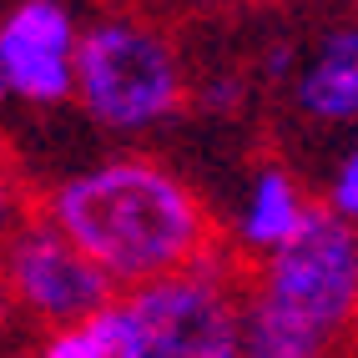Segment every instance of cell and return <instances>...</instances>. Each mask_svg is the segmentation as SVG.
Instances as JSON below:
<instances>
[{"label": "cell", "instance_id": "8fae6325", "mask_svg": "<svg viewBox=\"0 0 358 358\" xmlns=\"http://www.w3.org/2000/svg\"><path fill=\"white\" fill-rule=\"evenodd\" d=\"M26 222V187H20L15 166L6 162V152H0V243Z\"/></svg>", "mask_w": 358, "mask_h": 358}, {"label": "cell", "instance_id": "30bf717a", "mask_svg": "<svg viewBox=\"0 0 358 358\" xmlns=\"http://www.w3.org/2000/svg\"><path fill=\"white\" fill-rule=\"evenodd\" d=\"M328 212L358 227V147L338 162V172H333V182H328Z\"/></svg>", "mask_w": 358, "mask_h": 358}, {"label": "cell", "instance_id": "8992f818", "mask_svg": "<svg viewBox=\"0 0 358 358\" xmlns=\"http://www.w3.org/2000/svg\"><path fill=\"white\" fill-rule=\"evenodd\" d=\"M81 31L56 0H20L0 20V86L6 96L56 106L76 96Z\"/></svg>", "mask_w": 358, "mask_h": 358}, {"label": "cell", "instance_id": "52a82bcc", "mask_svg": "<svg viewBox=\"0 0 358 358\" xmlns=\"http://www.w3.org/2000/svg\"><path fill=\"white\" fill-rule=\"evenodd\" d=\"M313 202L303 197V187L282 172V166H262L252 177V187L243 192V212H237L232 243L252 252L257 262H268L273 252H282L293 237L313 222Z\"/></svg>", "mask_w": 358, "mask_h": 358}, {"label": "cell", "instance_id": "5b68a950", "mask_svg": "<svg viewBox=\"0 0 358 358\" xmlns=\"http://www.w3.org/2000/svg\"><path fill=\"white\" fill-rule=\"evenodd\" d=\"M0 282L10 288L20 313L45 323L51 333L96 323L116 303L111 278L41 212L0 243Z\"/></svg>", "mask_w": 358, "mask_h": 358}, {"label": "cell", "instance_id": "7a4b0ae2", "mask_svg": "<svg viewBox=\"0 0 358 358\" xmlns=\"http://www.w3.org/2000/svg\"><path fill=\"white\" fill-rule=\"evenodd\" d=\"M358 323V227L313 212L298 237L257 262L243 293V358H328Z\"/></svg>", "mask_w": 358, "mask_h": 358}, {"label": "cell", "instance_id": "4fadbf2b", "mask_svg": "<svg viewBox=\"0 0 358 358\" xmlns=\"http://www.w3.org/2000/svg\"><path fill=\"white\" fill-rule=\"evenodd\" d=\"M0 96H6V86H0Z\"/></svg>", "mask_w": 358, "mask_h": 358}, {"label": "cell", "instance_id": "6da1fadb", "mask_svg": "<svg viewBox=\"0 0 358 358\" xmlns=\"http://www.w3.org/2000/svg\"><path fill=\"white\" fill-rule=\"evenodd\" d=\"M116 293L192 273L212 257V217L177 172L147 157H111L61 177L41 202Z\"/></svg>", "mask_w": 358, "mask_h": 358}, {"label": "cell", "instance_id": "9c48e42d", "mask_svg": "<svg viewBox=\"0 0 358 358\" xmlns=\"http://www.w3.org/2000/svg\"><path fill=\"white\" fill-rule=\"evenodd\" d=\"M36 358H111V343L96 323H81V328H56L45 333Z\"/></svg>", "mask_w": 358, "mask_h": 358}, {"label": "cell", "instance_id": "ba28073f", "mask_svg": "<svg viewBox=\"0 0 358 358\" xmlns=\"http://www.w3.org/2000/svg\"><path fill=\"white\" fill-rule=\"evenodd\" d=\"M298 106L313 122L343 127L358 116V26L328 31L323 45L298 71Z\"/></svg>", "mask_w": 358, "mask_h": 358}, {"label": "cell", "instance_id": "277c9868", "mask_svg": "<svg viewBox=\"0 0 358 358\" xmlns=\"http://www.w3.org/2000/svg\"><path fill=\"white\" fill-rule=\"evenodd\" d=\"M76 101L106 131H147L166 122L182 101L177 51L147 20L106 15L81 31Z\"/></svg>", "mask_w": 358, "mask_h": 358}, {"label": "cell", "instance_id": "3957f363", "mask_svg": "<svg viewBox=\"0 0 358 358\" xmlns=\"http://www.w3.org/2000/svg\"><path fill=\"white\" fill-rule=\"evenodd\" d=\"M96 328L111 358H243V293L212 252L192 273L116 293Z\"/></svg>", "mask_w": 358, "mask_h": 358}, {"label": "cell", "instance_id": "7c38bea8", "mask_svg": "<svg viewBox=\"0 0 358 358\" xmlns=\"http://www.w3.org/2000/svg\"><path fill=\"white\" fill-rule=\"evenodd\" d=\"M15 318H20V308H15L10 288H6V282H0V348L10 343V333H15Z\"/></svg>", "mask_w": 358, "mask_h": 358}]
</instances>
